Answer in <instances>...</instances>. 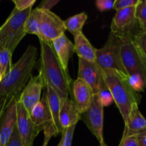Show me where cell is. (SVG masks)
I'll use <instances>...</instances> for the list:
<instances>
[{
  "label": "cell",
  "mask_w": 146,
  "mask_h": 146,
  "mask_svg": "<svg viewBox=\"0 0 146 146\" xmlns=\"http://www.w3.org/2000/svg\"><path fill=\"white\" fill-rule=\"evenodd\" d=\"M40 73L45 84L57 93L62 101L68 98L73 81L57 58L51 43L40 40Z\"/></svg>",
  "instance_id": "6da1fadb"
},
{
  "label": "cell",
  "mask_w": 146,
  "mask_h": 146,
  "mask_svg": "<svg viewBox=\"0 0 146 146\" xmlns=\"http://www.w3.org/2000/svg\"><path fill=\"white\" fill-rule=\"evenodd\" d=\"M37 57V48L28 46L19 59L0 83V96L19 98L21 91L31 76Z\"/></svg>",
  "instance_id": "7a4b0ae2"
},
{
  "label": "cell",
  "mask_w": 146,
  "mask_h": 146,
  "mask_svg": "<svg viewBox=\"0 0 146 146\" xmlns=\"http://www.w3.org/2000/svg\"><path fill=\"white\" fill-rule=\"evenodd\" d=\"M103 76L106 85L111 92L114 102L123 116L125 124L128 119L132 106L139 105L141 96L130 86L128 76L112 69H103Z\"/></svg>",
  "instance_id": "3957f363"
},
{
  "label": "cell",
  "mask_w": 146,
  "mask_h": 146,
  "mask_svg": "<svg viewBox=\"0 0 146 146\" xmlns=\"http://www.w3.org/2000/svg\"><path fill=\"white\" fill-rule=\"evenodd\" d=\"M32 8L18 11L15 8L0 27V46L12 53L26 36L25 22Z\"/></svg>",
  "instance_id": "277c9868"
},
{
  "label": "cell",
  "mask_w": 146,
  "mask_h": 146,
  "mask_svg": "<svg viewBox=\"0 0 146 146\" xmlns=\"http://www.w3.org/2000/svg\"><path fill=\"white\" fill-rule=\"evenodd\" d=\"M117 36L121 41L122 61L127 76L141 77L146 86V63L135 42V35L125 33Z\"/></svg>",
  "instance_id": "5b68a950"
},
{
  "label": "cell",
  "mask_w": 146,
  "mask_h": 146,
  "mask_svg": "<svg viewBox=\"0 0 146 146\" xmlns=\"http://www.w3.org/2000/svg\"><path fill=\"white\" fill-rule=\"evenodd\" d=\"M95 62L103 69H112L128 76L121 56V41L115 33L110 31L106 43L100 49H96Z\"/></svg>",
  "instance_id": "8992f818"
},
{
  "label": "cell",
  "mask_w": 146,
  "mask_h": 146,
  "mask_svg": "<svg viewBox=\"0 0 146 146\" xmlns=\"http://www.w3.org/2000/svg\"><path fill=\"white\" fill-rule=\"evenodd\" d=\"M103 118L104 106L100 102L98 96L94 95L90 107L81 113V120L96 137L100 146H107L103 138Z\"/></svg>",
  "instance_id": "52a82bcc"
},
{
  "label": "cell",
  "mask_w": 146,
  "mask_h": 146,
  "mask_svg": "<svg viewBox=\"0 0 146 146\" xmlns=\"http://www.w3.org/2000/svg\"><path fill=\"white\" fill-rule=\"evenodd\" d=\"M77 78L84 81L91 88L94 95L107 88L102 70L96 62L86 61L79 58Z\"/></svg>",
  "instance_id": "ba28073f"
},
{
  "label": "cell",
  "mask_w": 146,
  "mask_h": 146,
  "mask_svg": "<svg viewBox=\"0 0 146 146\" xmlns=\"http://www.w3.org/2000/svg\"><path fill=\"white\" fill-rule=\"evenodd\" d=\"M66 30L64 21L52 11L41 9L40 40L52 43V41L64 34Z\"/></svg>",
  "instance_id": "9c48e42d"
},
{
  "label": "cell",
  "mask_w": 146,
  "mask_h": 146,
  "mask_svg": "<svg viewBox=\"0 0 146 146\" xmlns=\"http://www.w3.org/2000/svg\"><path fill=\"white\" fill-rule=\"evenodd\" d=\"M30 115L39 133L40 131H44V133H52L54 136L58 135L44 91L41 101L33 108Z\"/></svg>",
  "instance_id": "30bf717a"
},
{
  "label": "cell",
  "mask_w": 146,
  "mask_h": 146,
  "mask_svg": "<svg viewBox=\"0 0 146 146\" xmlns=\"http://www.w3.org/2000/svg\"><path fill=\"white\" fill-rule=\"evenodd\" d=\"M44 81L41 74L31 76L19 98L21 103L29 113H31L33 108L41 101V94L44 89Z\"/></svg>",
  "instance_id": "8fae6325"
},
{
  "label": "cell",
  "mask_w": 146,
  "mask_h": 146,
  "mask_svg": "<svg viewBox=\"0 0 146 146\" xmlns=\"http://www.w3.org/2000/svg\"><path fill=\"white\" fill-rule=\"evenodd\" d=\"M18 97L9 101L0 123V146H7L17 122Z\"/></svg>",
  "instance_id": "7c38bea8"
},
{
  "label": "cell",
  "mask_w": 146,
  "mask_h": 146,
  "mask_svg": "<svg viewBox=\"0 0 146 146\" xmlns=\"http://www.w3.org/2000/svg\"><path fill=\"white\" fill-rule=\"evenodd\" d=\"M17 127L22 146H33L34 139L39 133L30 114L19 101Z\"/></svg>",
  "instance_id": "4fadbf2b"
},
{
  "label": "cell",
  "mask_w": 146,
  "mask_h": 146,
  "mask_svg": "<svg viewBox=\"0 0 146 146\" xmlns=\"http://www.w3.org/2000/svg\"><path fill=\"white\" fill-rule=\"evenodd\" d=\"M70 94L72 95L71 101L80 114L87 111L94 96L91 88L80 78H77L72 82Z\"/></svg>",
  "instance_id": "5bb4252c"
},
{
  "label": "cell",
  "mask_w": 146,
  "mask_h": 146,
  "mask_svg": "<svg viewBox=\"0 0 146 146\" xmlns=\"http://www.w3.org/2000/svg\"><path fill=\"white\" fill-rule=\"evenodd\" d=\"M135 7L136 6L117 11L112 21L111 31L117 35L125 33H130L135 35L133 31L137 21L135 17Z\"/></svg>",
  "instance_id": "9a60e30c"
},
{
  "label": "cell",
  "mask_w": 146,
  "mask_h": 146,
  "mask_svg": "<svg viewBox=\"0 0 146 146\" xmlns=\"http://www.w3.org/2000/svg\"><path fill=\"white\" fill-rule=\"evenodd\" d=\"M146 132V120L138 108V104H134L131 107L128 119L125 124L123 137L137 135Z\"/></svg>",
  "instance_id": "2e32d148"
},
{
  "label": "cell",
  "mask_w": 146,
  "mask_h": 146,
  "mask_svg": "<svg viewBox=\"0 0 146 146\" xmlns=\"http://www.w3.org/2000/svg\"><path fill=\"white\" fill-rule=\"evenodd\" d=\"M51 44L62 67L68 71L69 61L74 53V45L64 34L52 41Z\"/></svg>",
  "instance_id": "e0dca14e"
},
{
  "label": "cell",
  "mask_w": 146,
  "mask_h": 146,
  "mask_svg": "<svg viewBox=\"0 0 146 146\" xmlns=\"http://www.w3.org/2000/svg\"><path fill=\"white\" fill-rule=\"evenodd\" d=\"M59 119L62 131L72 125H77L81 120V114L69 98L61 102Z\"/></svg>",
  "instance_id": "ac0fdd59"
},
{
  "label": "cell",
  "mask_w": 146,
  "mask_h": 146,
  "mask_svg": "<svg viewBox=\"0 0 146 146\" xmlns=\"http://www.w3.org/2000/svg\"><path fill=\"white\" fill-rule=\"evenodd\" d=\"M74 53L77 54L79 58L91 62H95L96 48L93 47L83 33H80L74 36Z\"/></svg>",
  "instance_id": "d6986e66"
},
{
  "label": "cell",
  "mask_w": 146,
  "mask_h": 146,
  "mask_svg": "<svg viewBox=\"0 0 146 146\" xmlns=\"http://www.w3.org/2000/svg\"><path fill=\"white\" fill-rule=\"evenodd\" d=\"M44 93L47 96L49 107H50V111H51L52 115L54 126H55L57 132L59 135L60 133H62V129L60 126V119H59L60 106H61V100L57 93L53 90V88L50 85L47 84H44Z\"/></svg>",
  "instance_id": "ffe728a7"
},
{
  "label": "cell",
  "mask_w": 146,
  "mask_h": 146,
  "mask_svg": "<svg viewBox=\"0 0 146 146\" xmlns=\"http://www.w3.org/2000/svg\"><path fill=\"white\" fill-rule=\"evenodd\" d=\"M87 19V15L85 12H81L78 14L70 17L64 21L66 30L70 31L73 36L82 33L83 26Z\"/></svg>",
  "instance_id": "44dd1931"
},
{
  "label": "cell",
  "mask_w": 146,
  "mask_h": 146,
  "mask_svg": "<svg viewBox=\"0 0 146 146\" xmlns=\"http://www.w3.org/2000/svg\"><path fill=\"white\" fill-rule=\"evenodd\" d=\"M40 21H41V9L37 8L31 9L29 15L25 22V31L29 34H34L40 36Z\"/></svg>",
  "instance_id": "7402d4cb"
},
{
  "label": "cell",
  "mask_w": 146,
  "mask_h": 146,
  "mask_svg": "<svg viewBox=\"0 0 146 146\" xmlns=\"http://www.w3.org/2000/svg\"><path fill=\"white\" fill-rule=\"evenodd\" d=\"M11 56L12 53L4 47L0 46V70L2 72L4 77L9 72L13 66Z\"/></svg>",
  "instance_id": "603a6c76"
},
{
  "label": "cell",
  "mask_w": 146,
  "mask_h": 146,
  "mask_svg": "<svg viewBox=\"0 0 146 146\" xmlns=\"http://www.w3.org/2000/svg\"><path fill=\"white\" fill-rule=\"evenodd\" d=\"M135 17L139 23L141 32H146V3L140 0L135 7Z\"/></svg>",
  "instance_id": "cb8c5ba5"
},
{
  "label": "cell",
  "mask_w": 146,
  "mask_h": 146,
  "mask_svg": "<svg viewBox=\"0 0 146 146\" xmlns=\"http://www.w3.org/2000/svg\"><path fill=\"white\" fill-rule=\"evenodd\" d=\"M134 40L146 63V32L139 31L134 36Z\"/></svg>",
  "instance_id": "d4e9b609"
},
{
  "label": "cell",
  "mask_w": 146,
  "mask_h": 146,
  "mask_svg": "<svg viewBox=\"0 0 146 146\" xmlns=\"http://www.w3.org/2000/svg\"><path fill=\"white\" fill-rule=\"evenodd\" d=\"M75 127L76 125H73L62 131L61 138L62 146H72V141L73 134Z\"/></svg>",
  "instance_id": "484cf974"
},
{
  "label": "cell",
  "mask_w": 146,
  "mask_h": 146,
  "mask_svg": "<svg viewBox=\"0 0 146 146\" xmlns=\"http://www.w3.org/2000/svg\"><path fill=\"white\" fill-rule=\"evenodd\" d=\"M99 97L100 102L102 104L104 107L110 106L114 102V99L113 98L111 92L110 91L108 88H106L102 90L98 94H97Z\"/></svg>",
  "instance_id": "4316f807"
},
{
  "label": "cell",
  "mask_w": 146,
  "mask_h": 146,
  "mask_svg": "<svg viewBox=\"0 0 146 146\" xmlns=\"http://www.w3.org/2000/svg\"><path fill=\"white\" fill-rule=\"evenodd\" d=\"M140 0H115L113 9L116 11L124 9L129 7H135L139 3Z\"/></svg>",
  "instance_id": "83f0119b"
},
{
  "label": "cell",
  "mask_w": 146,
  "mask_h": 146,
  "mask_svg": "<svg viewBox=\"0 0 146 146\" xmlns=\"http://www.w3.org/2000/svg\"><path fill=\"white\" fill-rule=\"evenodd\" d=\"M16 9L18 11H24L28 9L32 8L33 5L35 4L36 0H12Z\"/></svg>",
  "instance_id": "f1b7e54d"
},
{
  "label": "cell",
  "mask_w": 146,
  "mask_h": 146,
  "mask_svg": "<svg viewBox=\"0 0 146 146\" xmlns=\"http://www.w3.org/2000/svg\"><path fill=\"white\" fill-rule=\"evenodd\" d=\"M115 0H97L95 1V5L100 12L107 10H110L113 8Z\"/></svg>",
  "instance_id": "f546056e"
},
{
  "label": "cell",
  "mask_w": 146,
  "mask_h": 146,
  "mask_svg": "<svg viewBox=\"0 0 146 146\" xmlns=\"http://www.w3.org/2000/svg\"><path fill=\"white\" fill-rule=\"evenodd\" d=\"M119 146H139L137 135L123 137Z\"/></svg>",
  "instance_id": "4dcf8cb0"
},
{
  "label": "cell",
  "mask_w": 146,
  "mask_h": 146,
  "mask_svg": "<svg viewBox=\"0 0 146 146\" xmlns=\"http://www.w3.org/2000/svg\"><path fill=\"white\" fill-rule=\"evenodd\" d=\"M7 146H22L21 139H20L19 135L18 130H17V125L14 128V131L11 134V138H10Z\"/></svg>",
  "instance_id": "1f68e13d"
},
{
  "label": "cell",
  "mask_w": 146,
  "mask_h": 146,
  "mask_svg": "<svg viewBox=\"0 0 146 146\" xmlns=\"http://www.w3.org/2000/svg\"><path fill=\"white\" fill-rule=\"evenodd\" d=\"M59 1H60L59 0H44V1H42L40 6L37 7L42 9L51 11L54 6H55L57 3H59Z\"/></svg>",
  "instance_id": "d6a6232c"
},
{
  "label": "cell",
  "mask_w": 146,
  "mask_h": 146,
  "mask_svg": "<svg viewBox=\"0 0 146 146\" xmlns=\"http://www.w3.org/2000/svg\"><path fill=\"white\" fill-rule=\"evenodd\" d=\"M11 98L9 96H0V123H1V118H2V115L4 114V111H5L6 108H7V106L8 104L9 101L11 99Z\"/></svg>",
  "instance_id": "836d02e7"
},
{
  "label": "cell",
  "mask_w": 146,
  "mask_h": 146,
  "mask_svg": "<svg viewBox=\"0 0 146 146\" xmlns=\"http://www.w3.org/2000/svg\"><path fill=\"white\" fill-rule=\"evenodd\" d=\"M139 142V146H146V132L137 135Z\"/></svg>",
  "instance_id": "e575fe53"
},
{
  "label": "cell",
  "mask_w": 146,
  "mask_h": 146,
  "mask_svg": "<svg viewBox=\"0 0 146 146\" xmlns=\"http://www.w3.org/2000/svg\"><path fill=\"white\" fill-rule=\"evenodd\" d=\"M44 142H43L42 146H47V144H48L49 141H50L51 138L52 136H54L52 133H44Z\"/></svg>",
  "instance_id": "d590c367"
},
{
  "label": "cell",
  "mask_w": 146,
  "mask_h": 146,
  "mask_svg": "<svg viewBox=\"0 0 146 146\" xmlns=\"http://www.w3.org/2000/svg\"><path fill=\"white\" fill-rule=\"evenodd\" d=\"M3 78H4V75H3L2 72H1V71L0 70V83L1 82V81L3 80Z\"/></svg>",
  "instance_id": "8d00e7d4"
},
{
  "label": "cell",
  "mask_w": 146,
  "mask_h": 146,
  "mask_svg": "<svg viewBox=\"0 0 146 146\" xmlns=\"http://www.w3.org/2000/svg\"><path fill=\"white\" fill-rule=\"evenodd\" d=\"M57 146H62V140H60V143H59V144L57 145Z\"/></svg>",
  "instance_id": "74e56055"
},
{
  "label": "cell",
  "mask_w": 146,
  "mask_h": 146,
  "mask_svg": "<svg viewBox=\"0 0 146 146\" xmlns=\"http://www.w3.org/2000/svg\"><path fill=\"white\" fill-rule=\"evenodd\" d=\"M145 3H146V1H145Z\"/></svg>",
  "instance_id": "f35d334b"
}]
</instances>
